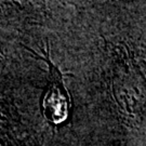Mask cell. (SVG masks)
<instances>
[{"instance_id":"obj_1","label":"cell","mask_w":146,"mask_h":146,"mask_svg":"<svg viewBox=\"0 0 146 146\" xmlns=\"http://www.w3.org/2000/svg\"><path fill=\"white\" fill-rule=\"evenodd\" d=\"M40 58L47 63L49 67V86L41 102L42 114L50 123L62 125L69 117L72 99L64 84V77L61 70L50 58L48 43L44 49V55Z\"/></svg>"},{"instance_id":"obj_2","label":"cell","mask_w":146,"mask_h":146,"mask_svg":"<svg viewBox=\"0 0 146 146\" xmlns=\"http://www.w3.org/2000/svg\"><path fill=\"white\" fill-rule=\"evenodd\" d=\"M0 146H29L28 143L8 130L0 129Z\"/></svg>"}]
</instances>
